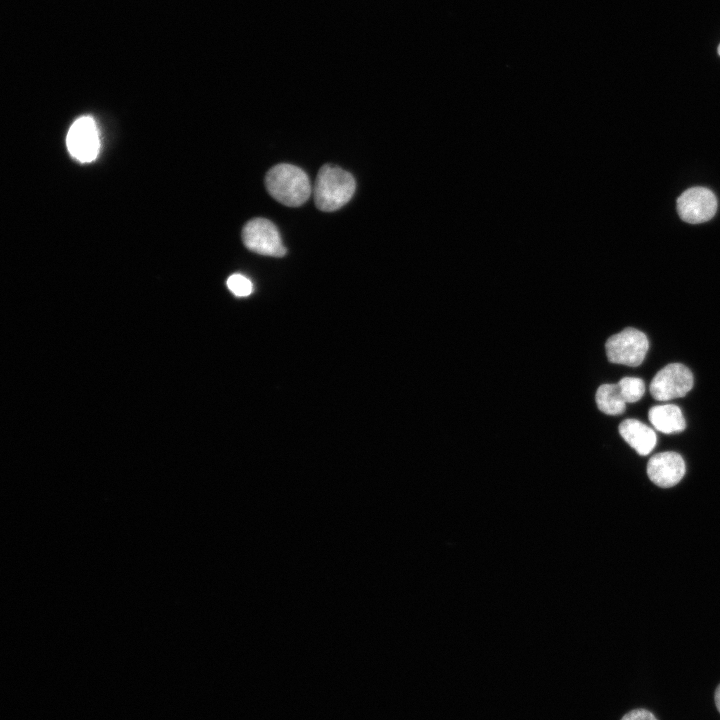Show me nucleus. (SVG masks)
Masks as SVG:
<instances>
[{"label": "nucleus", "mask_w": 720, "mask_h": 720, "mask_svg": "<svg viewBox=\"0 0 720 720\" xmlns=\"http://www.w3.org/2000/svg\"><path fill=\"white\" fill-rule=\"evenodd\" d=\"M716 210V196L705 187L687 189L677 199V211L680 218L690 224L709 221L715 215Z\"/></svg>", "instance_id": "7"}, {"label": "nucleus", "mask_w": 720, "mask_h": 720, "mask_svg": "<svg viewBox=\"0 0 720 720\" xmlns=\"http://www.w3.org/2000/svg\"><path fill=\"white\" fill-rule=\"evenodd\" d=\"M226 284L228 289L237 297H246L251 294L253 289L251 281L241 274L231 275Z\"/></svg>", "instance_id": "13"}, {"label": "nucleus", "mask_w": 720, "mask_h": 720, "mask_svg": "<svg viewBox=\"0 0 720 720\" xmlns=\"http://www.w3.org/2000/svg\"><path fill=\"white\" fill-rule=\"evenodd\" d=\"M714 700H715L716 707L720 713V684L718 685V687L715 690Z\"/></svg>", "instance_id": "15"}, {"label": "nucleus", "mask_w": 720, "mask_h": 720, "mask_svg": "<svg viewBox=\"0 0 720 720\" xmlns=\"http://www.w3.org/2000/svg\"><path fill=\"white\" fill-rule=\"evenodd\" d=\"M269 194L278 202L289 207L304 204L312 193L307 174L292 164H278L269 169L265 176Z\"/></svg>", "instance_id": "2"}, {"label": "nucleus", "mask_w": 720, "mask_h": 720, "mask_svg": "<svg viewBox=\"0 0 720 720\" xmlns=\"http://www.w3.org/2000/svg\"><path fill=\"white\" fill-rule=\"evenodd\" d=\"M621 720H657L654 714L646 709H634L626 713Z\"/></svg>", "instance_id": "14"}, {"label": "nucleus", "mask_w": 720, "mask_h": 720, "mask_svg": "<svg viewBox=\"0 0 720 720\" xmlns=\"http://www.w3.org/2000/svg\"><path fill=\"white\" fill-rule=\"evenodd\" d=\"M718 54L720 55V45H719V47H718Z\"/></svg>", "instance_id": "16"}, {"label": "nucleus", "mask_w": 720, "mask_h": 720, "mask_svg": "<svg viewBox=\"0 0 720 720\" xmlns=\"http://www.w3.org/2000/svg\"><path fill=\"white\" fill-rule=\"evenodd\" d=\"M693 387V374L681 363H671L662 368L650 383V393L658 401L685 396Z\"/></svg>", "instance_id": "5"}, {"label": "nucleus", "mask_w": 720, "mask_h": 720, "mask_svg": "<svg viewBox=\"0 0 720 720\" xmlns=\"http://www.w3.org/2000/svg\"><path fill=\"white\" fill-rule=\"evenodd\" d=\"M66 145L70 155L81 163L93 161L100 150L97 125L90 116L76 119L70 126Z\"/></svg>", "instance_id": "6"}, {"label": "nucleus", "mask_w": 720, "mask_h": 720, "mask_svg": "<svg viewBox=\"0 0 720 720\" xmlns=\"http://www.w3.org/2000/svg\"><path fill=\"white\" fill-rule=\"evenodd\" d=\"M242 240L246 248L260 255L282 257L286 248L278 228L265 218H253L242 229Z\"/></svg>", "instance_id": "4"}, {"label": "nucleus", "mask_w": 720, "mask_h": 720, "mask_svg": "<svg viewBox=\"0 0 720 720\" xmlns=\"http://www.w3.org/2000/svg\"><path fill=\"white\" fill-rule=\"evenodd\" d=\"M617 384L626 403L640 400L645 392L643 380L637 377H624Z\"/></svg>", "instance_id": "12"}, {"label": "nucleus", "mask_w": 720, "mask_h": 720, "mask_svg": "<svg viewBox=\"0 0 720 720\" xmlns=\"http://www.w3.org/2000/svg\"><path fill=\"white\" fill-rule=\"evenodd\" d=\"M600 411L608 415H619L625 411L626 402L622 397L618 384H603L595 395Z\"/></svg>", "instance_id": "11"}, {"label": "nucleus", "mask_w": 720, "mask_h": 720, "mask_svg": "<svg viewBox=\"0 0 720 720\" xmlns=\"http://www.w3.org/2000/svg\"><path fill=\"white\" fill-rule=\"evenodd\" d=\"M605 348L610 362L636 367L643 362L649 343L643 332L628 327L612 335L606 341Z\"/></svg>", "instance_id": "3"}, {"label": "nucleus", "mask_w": 720, "mask_h": 720, "mask_svg": "<svg viewBox=\"0 0 720 720\" xmlns=\"http://www.w3.org/2000/svg\"><path fill=\"white\" fill-rule=\"evenodd\" d=\"M648 417L656 430L665 434L678 433L686 427L681 409L673 404L652 407Z\"/></svg>", "instance_id": "10"}, {"label": "nucleus", "mask_w": 720, "mask_h": 720, "mask_svg": "<svg viewBox=\"0 0 720 720\" xmlns=\"http://www.w3.org/2000/svg\"><path fill=\"white\" fill-rule=\"evenodd\" d=\"M356 189L354 177L332 164L323 165L312 187L316 207L324 212L340 209L352 198Z\"/></svg>", "instance_id": "1"}, {"label": "nucleus", "mask_w": 720, "mask_h": 720, "mask_svg": "<svg viewBox=\"0 0 720 720\" xmlns=\"http://www.w3.org/2000/svg\"><path fill=\"white\" fill-rule=\"evenodd\" d=\"M647 474L656 485L663 488L672 487L683 478L685 463L676 452L658 453L649 459Z\"/></svg>", "instance_id": "8"}, {"label": "nucleus", "mask_w": 720, "mask_h": 720, "mask_svg": "<svg viewBox=\"0 0 720 720\" xmlns=\"http://www.w3.org/2000/svg\"><path fill=\"white\" fill-rule=\"evenodd\" d=\"M622 438L642 456L648 455L657 443L653 429L636 419H626L619 425Z\"/></svg>", "instance_id": "9"}]
</instances>
